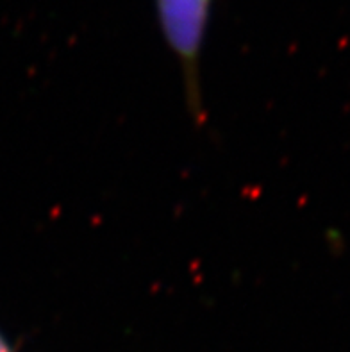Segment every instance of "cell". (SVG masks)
<instances>
[{"mask_svg":"<svg viewBox=\"0 0 350 352\" xmlns=\"http://www.w3.org/2000/svg\"><path fill=\"white\" fill-rule=\"evenodd\" d=\"M213 0H155L164 40L181 63L190 104L200 109L199 65Z\"/></svg>","mask_w":350,"mask_h":352,"instance_id":"1","label":"cell"},{"mask_svg":"<svg viewBox=\"0 0 350 352\" xmlns=\"http://www.w3.org/2000/svg\"><path fill=\"white\" fill-rule=\"evenodd\" d=\"M0 352H13L11 351V347L8 345V342L4 340V336L0 335Z\"/></svg>","mask_w":350,"mask_h":352,"instance_id":"2","label":"cell"}]
</instances>
